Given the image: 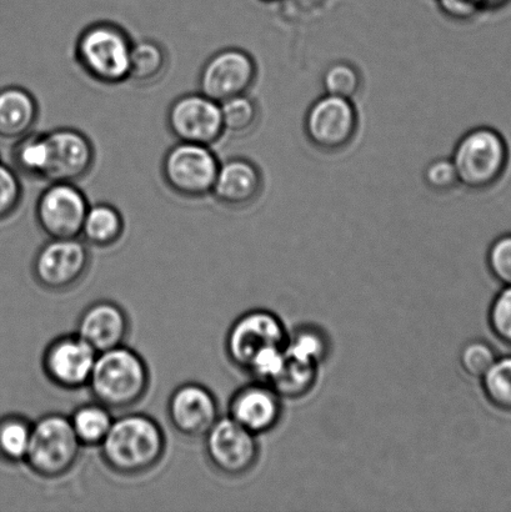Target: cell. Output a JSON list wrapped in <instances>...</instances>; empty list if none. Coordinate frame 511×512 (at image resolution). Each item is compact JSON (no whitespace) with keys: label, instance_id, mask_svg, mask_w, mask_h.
Instances as JSON below:
<instances>
[{"label":"cell","instance_id":"obj_20","mask_svg":"<svg viewBox=\"0 0 511 512\" xmlns=\"http://www.w3.org/2000/svg\"><path fill=\"white\" fill-rule=\"evenodd\" d=\"M39 105L29 90L17 85L0 89V138L15 142L33 132Z\"/></svg>","mask_w":511,"mask_h":512},{"label":"cell","instance_id":"obj_25","mask_svg":"<svg viewBox=\"0 0 511 512\" xmlns=\"http://www.w3.org/2000/svg\"><path fill=\"white\" fill-rule=\"evenodd\" d=\"M13 168L25 177L45 180L48 168V143L45 133H29L15 140Z\"/></svg>","mask_w":511,"mask_h":512},{"label":"cell","instance_id":"obj_30","mask_svg":"<svg viewBox=\"0 0 511 512\" xmlns=\"http://www.w3.org/2000/svg\"><path fill=\"white\" fill-rule=\"evenodd\" d=\"M360 74L354 65L347 62H338L325 70L323 85L325 92L334 97L352 100L359 92Z\"/></svg>","mask_w":511,"mask_h":512},{"label":"cell","instance_id":"obj_1","mask_svg":"<svg viewBox=\"0 0 511 512\" xmlns=\"http://www.w3.org/2000/svg\"><path fill=\"white\" fill-rule=\"evenodd\" d=\"M99 449L104 464L113 473L139 476L153 470L162 461L167 438L162 426L152 416L129 413L114 419Z\"/></svg>","mask_w":511,"mask_h":512},{"label":"cell","instance_id":"obj_28","mask_svg":"<svg viewBox=\"0 0 511 512\" xmlns=\"http://www.w3.org/2000/svg\"><path fill=\"white\" fill-rule=\"evenodd\" d=\"M224 134L242 135L250 132L257 123L258 107L247 94L225 100L220 103Z\"/></svg>","mask_w":511,"mask_h":512},{"label":"cell","instance_id":"obj_24","mask_svg":"<svg viewBox=\"0 0 511 512\" xmlns=\"http://www.w3.org/2000/svg\"><path fill=\"white\" fill-rule=\"evenodd\" d=\"M69 420L83 446H99L107 438L114 418L112 410L94 400L93 403L78 406Z\"/></svg>","mask_w":511,"mask_h":512},{"label":"cell","instance_id":"obj_8","mask_svg":"<svg viewBox=\"0 0 511 512\" xmlns=\"http://www.w3.org/2000/svg\"><path fill=\"white\" fill-rule=\"evenodd\" d=\"M203 439L209 464L222 475L239 478L257 465V435L250 433L230 416H220Z\"/></svg>","mask_w":511,"mask_h":512},{"label":"cell","instance_id":"obj_36","mask_svg":"<svg viewBox=\"0 0 511 512\" xmlns=\"http://www.w3.org/2000/svg\"><path fill=\"white\" fill-rule=\"evenodd\" d=\"M510 0H445L450 9L462 14H470L478 9H498L508 4Z\"/></svg>","mask_w":511,"mask_h":512},{"label":"cell","instance_id":"obj_16","mask_svg":"<svg viewBox=\"0 0 511 512\" xmlns=\"http://www.w3.org/2000/svg\"><path fill=\"white\" fill-rule=\"evenodd\" d=\"M357 125L352 102L329 94L310 107L305 120L310 142L324 150L344 148L353 139Z\"/></svg>","mask_w":511,"mask_h":512},{"label":"cell","instance_id":"obj_13","mask_svg":"<svg viewBox=\"0 0 511 512\" xmlns=\"http://www.w3.org/2000/svg\"><path fill=\"white\" fill-rule=\"evenodd\" d=\"M97 355L78 334L63 335L45 348L42 368L53 385L78 390L88 386Z\"/></svg>","mask_w":511,"mask_h":512},{"label":"cell","instance_id":"obj_17","mask_svg":"<svg viewBox=\"0 0 511 512\" xmlns=\"http://www.w3.org/2000/svg\"><path fill=\"white\" fill-rule=\"evenodd\" d=\"M282 415V396L262 381L243 386L229 401L228 416L257 436L277 428Z\"/></svg>","mask_w":511,"mask_h":512},{"label":"cell","instance_id":"obj_15","mask_svg":"<svg viewBox=\"0 0 511 512\" xmlns=\"http://www.w3.org/2000/svg\"><path fill=\"white\" fill-rule=\"evenodd\" d=\"M48 143V168L45 180L49 183H77L92 170L95 149L87 135L74 128H57L45 132Z\"/></svg>","mask_w":511,"mask_h":512},{"label":"cell","instance_id":"obj_7","mask_svg":"<svg viewBox=\"0 0 511 512\" xmlns=\"http://www.w3.org/2000/svg\"><path fill=\"white\" fill-rule=\"evenodd\" d=\"M288 334L282 320L272 311L255 309L234 321L225 339V351L238 368L247 370L265 351L283 348Z\"/></svg>","mask_w":511,"mask_h":512},{"label":"cell","instance_id":"obj_29","mask_svg":"<svg viewBox=\"0 0 511 512\" xmlns=\"http://www.w3.org/2000/svg\"><path fill=\"white\" fill-rule=\"evenodd\" d=\"M285 350L297 358L320 365L328 354V340L322 331L314 328H300L288 336Z\"/></svg>","mask_w":511,"mask_h":512},{"label":"cell","instance_id":"obj_23","mask_svg":"<svg viewBox=\"0 0 511 512\" xmlns=\"http://www.w3.org/2000/svg\"><path fill=\"white\" fill-rule=\"evenodd\" d=\"M319 365L309 363L289 354L285 350L284 361L279 373L270 381V386L282 398L295 399L308 394L317 380Z\"/></svg>","mask_w":511,"mask_h":512},{"label":"cell","instance_id":"obj_5","mask_svg":"<svg viewBox=\"0 0 511 512\" xmlns=\"http://www.w3.org/2000/svg\"><path fill=\"white\" fill-rule=\"evenodd\" d=\"M452 160L459 183L470 189H487L498 183L508 168V143L498 130L473 129L459 140Z\"/></svg>","mask_w":511,"mask_h":512},{"label":"cell","instance_id":"obj_18","mask_svg":"<svg viewBox=\"0 0 511 512\" xmlns=\"http://www.w3.org/2000/svg\"><path fill=\"white\" fill-rule=\"evenodd\" d=\"M129 330V318L122 306L100 300L90 304L80 315L75 334L99 354L124 345Z\"/></svg>","mask_w":511,"mask_h":512},{"label":"cell","instance_id":"obj_12","mask_svg":"<svg viewBox=\"0 0 511 512\" xmlns=\"http://www.w3.org/2000/svg\"><path fill=\"white\" fill-rule=\"evenodd\" d=\"M257 77V64L252 55L238 48H225L214 53L200 70L199 92L223 103L237 95L247 94Z\"/></svg>","mask_w":511,"mask_h":512},{"label":"cell","instance_id":"obj_14","mask_svg":"<svg viewBox=\"0 0 511 512\" xmlns=\"http://www.w3.org/2000/svg\"><path fill=\"white\" fill-rule=\"evenodd\" d=\"M167 416L179 435L203 439L220 418L218 400L207 386L185 383L170 394Z\"/></svg>","mask_w":511,"mask_h":512},{"label":"cell","instance_id":"obj_11","mask_svg":"<svg viewBox=\"0 0 511 512\" xmlns=\"http://www.w3.org/2000/svg\"><path fill=\"white\" fill-rule=\"evenodd\" d=\"M167 125L178 142L212 147L224 135L220 103L200 92L173 100L167 112Z\"/></svg>","mask_w":511,"mask_h":512},{"label":"cell","instance_id":"obj_6","mask_svg":"<svg viewBox=\"0 0 511 512\" xmlns=\"http://www.w3.org/2000/svg\"><path fill=\"white\" fill-rule=\"evenodd\" d=\"M219 165L209 145L178 142L164 155L162 177L180 197L203 198L212 193Z\"/></svg>","mask_w":511,"mask_h":512},{"label":"cell","instance_id":"obj_3","mask_svg":"<svg viewBox=\"0 0 511 512\" xmlns=\"http://www.w3.org/2000/svg\"><path fill=\"white\" fill-rule=\"evenodd\" d=\"M133 40L118 24L88 25L75 43V59L95 82L117 85L127 82Z\"/></svg>","mask_w":511,"mask_h":512},{"label":"cell","instance_id":"obj_34","mask_svg":"<svg viewBox=\"0 0 511 512\" xmlns=\"http://www.w3.org/2000/svg\"><path fill=\"white\" fill-rule=\"evenodd\" d=\"M490 274L503 286H511V233L500 235L487 254Z\"/></svg>","mask_w":511,"mask_h":512},{"label":"cell","instance_id":"obj_33","mask_svg":"<svg viewBox=\"0 0 511 512\" xmlns=\"http://www.w3.org/2000/svg\"><path fill=\"white\" fill-rule=\"evenodd\" d=\"M488 323L493 334L511 348V286H504L494 296L489 308Z\"/></svg>","mask_w":511,"mask_h":512},{"label":"cell","instance_id":"obj_35","mask_svg":"<svg viewBox=\"0 0 511 512\" xmlns=\"http://www.w3.org/2000/svg\"><path fill=\"white\" fill-rule=\"evenodd\" d=\"M425 182L435 192H449L459 184L457 169L452 159H438L425 170Z\"/></svg>","mask_w":511,"mask_h":512},{"label":"cell","instance_id":"obj_21","mask_svg":"<svg viewBox=\"0 0 511 512\" xmlns=\"http://www.w3.org/2000/svg\"><path fill=\"white\" fill-rule=\"evenodd\" d=\"M125 228L123 214L109 203L89 205L85 214L80 237L97 248H109L123 237Z\"/></svg>","mask_w":511,"mask_h":512},{"label":"cell","instance_id":"obj_37","mask_svg":"<svg viewBox=\"0 0 511 512\" xmlns=\"http://www.w3.org/2000/svg\"><path fill=\"white\" fill-rule=\"evenodd\" d=\"M265 2H275V0H265Z\"/></svg>","mask_w":511,"mask_h":512},{"label":"cell","instance_id":"obj_4","mask_svg":"<svg viewBox=\"0 0 511 512\" xmlns=\"http://www.w3.org/2000/svg\"><path fill=\"white\" fill-rule=\"evenodd\" d=\"M82 448L69 416L45 414L33 423L24 464L40 478H63L77 465Z\"/></svg>","mask_w":511,"mask_h":512},{"label":"cell","instance_id":"obj_32","mask_svg":"<svg viewBox=\"0 0 511 512\" xmlns=\"http://www.w3.org/2000/svg\"><path fill=\"white\" fill-rule=\"evenodd\" d=\"M23 198V187L17 170L0 158V220L17 212Z\"/></svg>","mask_w":511,"mask_h":512},{"label":"cell","instance_id":"obj_26","mask_svg":"<svg viewBox=\"0 0 511 512\" xmlns=\"http://www.w3.org/2000/svg\"><path fill=\"white\" fill-rule=\"evenodd\" d=\"M32 426V421L20 415H7L0 419V459L8 464L24 463Z\"/></svg>","mask_w":511,"mask_h":512},{"label":"cell","instance_id":"obj_31","mask_svg":"<svg viewBox=\"0 0 511 512\" xmlns=\"http://www.w3.org/2000/svg\"><path fill=\"white\" fill-rule=\"evenodd\" d=\"M498 356L492 345L487 341L473 340L463 346L460 351V365L473 378L482 379L483 375L492 368Z\"/></svg>","mask_w":511,"mask_h":512},{"label":"cell","instance_id":"obj_10","mask_svg":"<svg viewBox=\"0 0 511 512\" xmlns=\"http://www.w3.org/2000/svg\"><path fill=\"white\" fill-rule=\"evenodd\" d=\"M89 205L77 183H49L35 204V220L49 238H78Z\"/></svg>","mask_w":511,"mask_h":512},{"label":"cell","instance_id":"obj_2","mask_svg":"<svg viewBox=\"0 0 511 512\" xmlns=\"http://www.w3.org/2000/svg\"><path fill=\"white\" fill-rule=\"evenodd\" d=\"M150 373L143 356L120 345L97 355L88 388L93 399L110 410H128L144 399Z\"/></svg>","mask_w":511,"mask_h":512},{"label":"cell","instance_id":"obj_27","mask_svg":"<svg viewBox=\"0 0 511 512\" xmlns=\"http://www.w3.org/2000/svg\"><path fill=\"white\" fill-rule=\"evenodd\" d=\"M480 380L489 403L511 413V355L497 358Z\"/></svg>","mask_w":511,"mask_h":512},{"label":"cell","instance_id":"obj_22","mask_svg":"<svg viewBox=\"0 0 511 512\" xmlns=\"http://www.w3.org/2000/svg\"><path fill=\"white\" fill-rule=\"evenodd\" d=\"M168 67V53L163 45L153 39L133 42L130 53L128 80L138 85L157 82Z\"/></svg>","mask_w":511,"mask_h":512},{"label":"cell","instance_id":"obj_9","mask_svg":"<svg viewBox=\"0 0 511 512\" xmlns=\"http://www.w3.org/2000/svg\"><path fill=\"white\" fill-rule=\"evenodd\" d=\"M90 253L78 238H49L35 254L32 271L35 281L49 291H65L87 274Z\"/></svg>","mask_w":511,"mask_h":512},{"label":"cell","instance_id":"obj_19","mask_svg":"<svg viewBox=\"0 0 511 512\" xmlns=\"http://www.w3.org/2000/svg\"><path fill=\"white\" fill-rule=\"evenodd\" d=\"M263 179L257 165L244 158L220 162L212 189L214 199L230 208H242L259 197Z\"/></svg>","mask_w":511,"mask_h":512}]
</instances>
